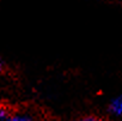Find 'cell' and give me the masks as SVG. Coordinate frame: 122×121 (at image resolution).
Listing matches in <instances>:
<instances>
[{"label": "cell", "mask_w": 122, "mask_h": 121, "mask_svg": "<svg viewBox=\"0 0 122 121\" xmlns=\"http://www.w3.org/2000/svg\"><path fill=\"white\" fill-rule=\"evenodd\" d=\"M109 113L115 116L122 117V95L111 100V102L109 103Z\"/></svg>", "instance_id": "1"}, {"label": "cell", "mask_w": 122, "mask_h": 121, "mask_svg": "<svg viewBox=\"0 0 122 121\" xmlns=\"http://www.w3.org/2000/svg\"><path fill=\"white\" fill-rule=\"evenodd\" d=\"M6 121H32V119L26 114H16L10 116Z\"/></svg>", "instance_id": "2"}, {"label": "cell", "mask_w": 122, "mask_h": 121, "mask_svg": "<svg viewBox=\"0 0 122 121\" xmlns=\"http://www.w3.org/2000/svg\"><path fill=\"white\" fill-rule=\"evenodd\" d=\"M9 117H10L9 110L5 107H1V108H0V119H1V121H6Z\"/></svg>", "instance_id": "3"}, {"label": "cell", "mask_w": 122, "mask_h": 121, "mask_svg": "<svg viewBox=\"0 0 122 121\" xmlns=\"http://www.w3.org/2000/svg\"><path fill=\"white\" fill-rule=\"evenodd\" d=\"M77 121H101V120H98V119H96V117H93V116H89V117H84V119L77 120Z\"/></svg>", "instance_id": "4"}]
</instances>
